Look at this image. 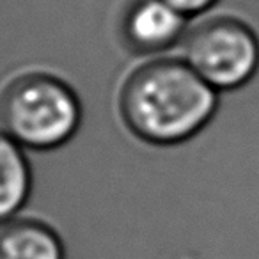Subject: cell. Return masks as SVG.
Wrapping results in <instances>:
<instances>
[{
    "label": "cell",
    "mask_w": 259,
    "mask_h": 259,
    "mask_svg": "<svg viewBox=\"0 0 259 259\" xmlns=\"http://www.w3.org/2000/svg\"><path fill=\"white\" fill-rule=\"evenodd\" d=\"M219 94L181 57H160L130 73L119 93L126 128L153 146H176L202 132Z\"/></svg>",
    "instance_id": "1"
},
{
    "label": "cell",
    "mask_w": 259,
    "mask_h": 259,
    "mask_svg": "<svg viewBox=\"0 0 259 259\" xmlns=\"http://www.w3.org/2000/svg\"><path fill=\"white\" fill-rule=\"evenodd\" d=\"M82 122V103L69 83L30 71L0 93V130L27 151H54L68 144Z\"/></svg>",
    "instance_id": "2"
},
{
    "label": "cell",
    "mask_w": 259,
    "mask_h": 259,
    "mask_svg": "<svg viewBox=\"0 0 259 259\" xmlns=\"http://www.w3.org/2000/svg\"><path fill=\"white\" fill-rule=\"evenodd\" d=\"M181 59L217 93L248 83L259 69V37L248 23L217 16L188 29Z\"/></svg>",
    "instance_id": "3"
},
{
    "label": "cell",
    "mask_w": 259,
    "mask_h": 259,
    "mask_svg": "<svg viewBox=\"0 0 259 259\" xmlns=\"http://www.w3.org/2000/svg\"><path fill=\"white\" fill-rule=\"evenodd\" d=\"M188 18L165 0H132L121 18V36L135 54L155 55L185 39Z\"/></svg>",
    "instance_id": "4"
},
{
    "label": "cell",
    "mask_w": 259,
    "mask_h": 259,
    "mask_svg": "<svg viewBox=\"0 0 259 259\" xmlns=\"http://www.w3.org/2000/svg\"><path fill=\"white\" fill-rule=\"evenodd\" d=\"M0 259H66V252L54 227L16 217L0 224Z\"/></svg>",
    "instance_id": "5"
},
{
    "label": "cell",
    "mask_w": 259,
    "mask_h": 259,
    "mask_svg": "<svg viewBox=\"0 0 259 259\" xmlns=\"http://www.w3.org/2000/svg\"><path fill=\"white\" fill-rule=\"evenodd\" d=\"M25 151L0 130V224L16 219L32 192V169Z\"/></svg>",
    "instance_id": "6"
},
{
    "label": "cell",
    "mask_w": 259,
    "mask_h": 259,
    "mask_svg": "<svg viewBox=\"0 0 259 259\" xmlns=\"http://www.w3.org/2000/svg\"><path fill=\"white\" fill-rule=\"evenodd\" d=\"M170 6L181 11L183 15H187L188 18H194V16H199L202 13L209 11L213 6H217L219 0H165Z\"/></svg>",
    "instance_id": "7"
}]
</instances>
